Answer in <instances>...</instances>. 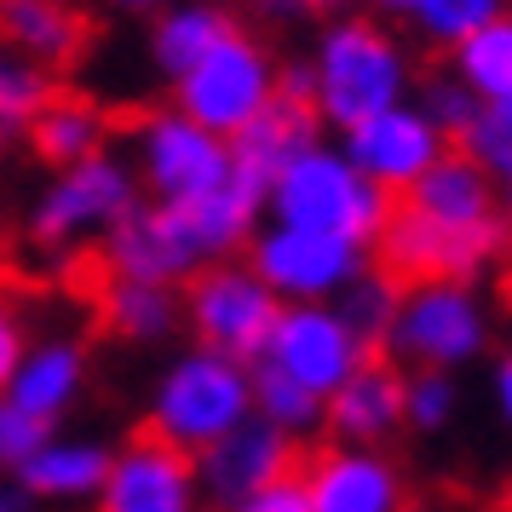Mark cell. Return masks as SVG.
I'll return each instance as SVG.
<instances>
[{
  "label": "cell",
  "mask_w": 512,
  "mask_h": 512,
  "mask_svg": "<svg viewBox=\"0 0 512 512\" xmlns=\"http://www.w3.org/2000/svg\"><path fill=\"white\" fill-rule=\"evenodd\" d=\"M24 323H18V311L0 300V397H6V386H12V374H18V363H24Z\"/></svg>",
  "instance_id": "37"
},
{
  "label": "cell",
  "mask_w": 512,
  "mask_h": 512,
  "mask_svg": "<svg viewBox=\"0 0 512 512\" xmlns=\"http://www.w3.org/2000/svg\"><path fill=\"white\" fill-rule=\"evenodd\" d=\"M455 150H466V156H472L478 167H489V179H495V173L512 162V98H501V104H484V116L466 127Z\"/></svg>",
  "instance_id": "34"
},
{
  "label": "cell",
  "mask_w": 512,
  "mask_h": 512,
  "mask_svg": "<svg viewBox=\"0 0 512 512\" xmlns=\"http://www.w3.org/2000/svg\"><path fill=\"white\" fill-rule=\"evenodd\" d=\"M397 196L369 185L340 144H311L282 167L271 190H265V219L271 225H300V231L346 236L357 248H374L386 219H392Z\"/></svg>",
  "instance_id": "3"
},
{
  "label": "cell",
  "mask_w": 512,
  "mask_h": 512,
  "mask_svg": "<svg viewBox=\"0 0 512 512\" xmlns=\"http://www.w3.org/2000/svg\"><path fill=\"white\" fill-rule=\"evenodd\" d=\"M369 357H374V346L334 305H282L277 328H271V346H265L259 363L282 369L288 380H300L305 392H317L328 403Z\"/></svg>",
  "instance_id": "11"
},
{
  "label": "cell",
  "mask_w": 512,
  "mask_h": 512,
  "mask_svg": "<svg viewBox=\"0 0 512 512\" xmlns=\"http://www.w3.org/2000/svg\"><path fill=\"white\" fill-rule=\"evenodd\" d=\"M6 397H12L18 409H29L35 420L58 426V420H64L75 403L87 397V346H81V340H70V334L35 340V346L24 351L18 374H12Z\"/></svg>",
  "instance_id": "20"
},
{
  "label": "cell",
  "mask_w": 512,
  "mask_h": 512,
  "mask_svg": "<svg viewBox=\"0 0 512 512\" xmlns=\"http://www.w3.org/2000/svg\"><path fill=\"white\" fill-rule=\"evenodd\" d=\"M311 70V110L323 127H357L363 116H380L409 98V52L386 24L374 18H328L317 47L305 58Z\"/></svg>",
  "instance_id": "1"
},
{
  "label": "cell",
  "mask_w": 512,
  "mask_h": 512,
  "mask_svg": "<svg viewBox=\"0 0 512 512\" xmlns=\"http://www.w3.org/2000/svg\"><path fill=\"white\" fill-rule=\"evenodd\" d=\"M501 12H512V0H415V12L403 24L415 29L426 47L455 52L466 35H478L484 24H495Z\"/></svg>",
  "instance_id": "29"
},
{
  "label": "cell",
  "mask_w": 512,
  "mask_h": 512,
  "mask_svg": "<svg viewBox=\"0 0 512 512\" xmlns=\"http://www.w3.org/2000/svg\"><path fill=\"white\" fill-rule=\"evenodd\" d=\"M265 179H254V173H242V167H231V179L219 190H208L202 202H190L185 225H190V242H196V254L208 259H231L236 248H248L259 231V219H265Z\"/></svg>",
  "instance_id": "21"
},
{
  "label": "cell",
  "mask_w": 512,
  "mask_h": 512,
  "mask_svg": "<svg viewBox=\"0 0 512 512\" xmlns=\"http://www.w3.org/2000/svg\"><path fill=\"white\" fill-rule=\"evenodd\" d=\"M409 208H420L438 225H455V231H489V225H507L501 219V190L489 179V167H478L466 150H443V162L420 179L409 196Z\"/></svg>",
  "instance_id": "19"
},
{
  "label": "cell",
  "mask_w": 512,
  "mask_h": 512,
  "mask_svg": "<svg viewBox=\"0 0 512 512\" xmlns=\"http://www.w3.org/2000/svg\"><path fill=\"white\" fill-rule=\"evenodd\" d=\"M294 466H300V461H294V438L277 432L271 420H259V415H248L236 432H225L213 449L196 455L202 495H208L219 512H236L254 489L277 484L282 472H294Z\"/></svg>",
  "instance_id": "16"
},
{
  "label": "cell",
  "mask_w": 512,
  "mask_h": 512,
  "mask_svg": "<svg viewBox=\"0 0 512 512\" xmlns=\"http://www.w3.org/2000/svg\"><path fill=\"white\" fill-rule=\"evenodd\" d=\"M236 512H311V489H305V472L294 466V472H282L277 484H265L254 489L248 501Z\"/></svg>",
  "instance_id": "36"
},
{
  "label": "cell",
  "mask_w": 512,
  "mask_h": 512,
  "mask_svg": "<svg viewBox=\"0 0 512 512\" xmlns=\"http://www.w3.org/2000/svg\"><path fill=\"white\" fill-rule=\"evenodd\" d=\"M231 29L236 24H231L225 6H213V0H185V6H173V12L156 18V29H150V64H156V75L179 81V75H185L190 64H202Z\"/></svg>",
  "instance_id": "26"
},
{
  "label": "cell",
  "mask_w": 512,
  "mask_h": 512,
  "mask_svg": "<svg viewBox=\"0 0 512 512\" xmlns=\"http://www.w3.org/2000/svg\"><path fill=\"white\" fill-rule=\"evenodd\" d=\"M277 317H282V300L259 282L254 265H242V259H213V265H202L185 282L190 340L208 351H225V357L248 363V369L265 357Z\"/></svg>",
  "instance_id": "7"
},
{
  "label": "cell",
  "mask_w": 512,
  "mask_h": 512,
  "mask_svg": "<svg viewBox=\"0 0 512 512\" xmlns=\"http://www.w3.org/2000/svg\"><path fill=\"white\" fill-rule=\"evenodd\" d=\"M455 415H461V386H455V374L409 369V380H403V426H415V432H443Z\"/></svg>",
  "instance_id": "32"
},
{
  "label": "cell",
  "mask_w": 512,
  "mask_h": 512,
  "mask_svg": "<svg viewBox=\"0 0 512 512\" xmlns=\"http://www.w3.org/2000/svg\"><path fill=\"white\" fill-rule=\"evenodd\" d=\"M98 317L127 346H162L167 334L185 323V294L179 288H162V282L110 277L98 288Z\"/></svg>",
  "instance_id": "24"
},
{
  "label": "cell",
  "mask_w": 512,
  "mask_h": 512,
  "mask_svg": "<svg viewBox=\"0 0 512 512\" xmlns=\"http://www.w3.org/2000/svg\"><path fill=\"white\" fill-rule=\"evenodd\" d=\"M397 300H403V282L397 277H386L380 265H369L363 277L351 282L346 294L334 300V311L346 317L369 346H386V334H392V317H397Z\"/></svg>",
  "instance_id": "30"
},
{
  "label": "cell",
  "mask_w": 512,
  "mask_h": 512,
  "mask_svg": "<svg viewBox=\"0 0 512 512\" xmlns=\"http://www.w3.org/2000/svg\"><path fill=\"white\" fill-rule=\"evenodd\" d=\"M449 75L472 87L484 104L512 98V12H501L495 24H484L478 35H466L461 47L449 52Z\"/></svg>",
  "instance_id": "27"
},
{
  "label": "cell",
  "mask_w": 512,
  "mask_h": 512,
  "mask_svg": "<svg viewBox=\"0 0 512 512\" xmlns=\"http://www.w3.org/2000/svg\"><path fill=\"white\" fill-rule=\"evenodd\" d=\"M323 139V121H317V110L311 104H300V98H271V110L254 121V127H242L231 139V156L242 173H254V179H277L282 167L294 162L300 150H311V144Z\"/></svg>",
  "instance_id": "23"
},
{
  "label": "cell",
  "mask_w": 512,
  "mask_h": 512,
  "mask_svg": "<svg viewBox=\"0 0 512 512\" xmlns=\"http://www.w3.org/2000/svg\"><path fill=\"white\" fill-rule=\"evenodd\" d=\"M507 236H512L507 225L455 231V225H438L420 208L397 202L380 242H374V254H380V271L397 282H472L489 259H501Z\"/></svg>",
  "instance_id": "10"
},
{
  "label": "cell",
  "mask_w": 512,
  "mask_h": 512,
  "mask_svg": "<svg viewBox=\"0 0 512 512\" xmlns=\"http://www.w3.org/2000/svg\"><path fill=\"white\" fill-rule=\"evenodd\" d=\"M277 58L259 47L254 35L231 29L219 47L190 64L179 81H173V110H185L190 121H202L219 139H236L242 127H254L271 98H277Z\"/></svg>",
  "instance_id": "6"
},
{
  "label": "cell",
  "mask_w": 512,
  "mask_h": 512,
  "mask_svg": "<svg viewBox=\"0 0 512 512\" xmlns=\"http://www.w3.org/2000/svg\"><path fill=\"white\" fill-rule=\"evenodd\" d=\"M489 305L478 300L472 282H403L386 351L409 369H443L461 374L489 351Z\"/></svg>",
  "instance_id": "4"
},
{
  "label": "cell",
  "mask_w": 512,
  "mask_h": 512,
  "mask_svg": "<svg viewBox=\"0 0 512 512\" xmlns=\"http://www.w3.org/2000/svg\"><path fill=\"white\" fill-rule=\"evenodd\" d=\"M311 489V512H409V484L403 466L386 449H317L300 466Z\"/></svg>",
  "instance_id": "15"
},
{
  "label": "cell",
  "mask_w": 512,
  "mask_h": 512,
  "mask_svg": "<svg viewBox=\"0 0 512 512\" xmlns=\"http://www.w3.org/2000/svg\"><path fill=\"white\" fill-rule=\"evenodd\" d=\"M340 150L351 156V167L380 185L386 196H409V190L443 162V150H455V144L443 139V127L420 104H392V110H380V116H363L357 127L340 133Z\"/></svg>",
  "instance_id": "12"
},
{
  "label": "cell",
  "mask_w": 512,
  "mask_h": 512,
  "mask_svg": "<svg viewBox=\"0 0 512 512\" xmlns=\"http://www.w3.org/2000/svg\"><path fill=\"white\" fill-rule=\"evenodd\" d=\"M144 202V185L127 156L98 150L87 162L58 167L47 179V190L29 208V236L41 248H81V242H104L127 213Z\"/></svg>",
  "instance_id": "5"
},
{
  "label": "cell",
  "mask_w": 512,
  "mask_h": 512,
  "mask_svg": "<svg viewBox=\"0 0 512 512\" xmlns=\"http://www.w3.org/2000/svg\"><path fill=\"white\" fill-rule=\"evenodd\" d=\"M24 133H29V150L58 173V167H75V162H87V156H98L104 139H110V121H104V110L87 104V98L52 93L47 104L35 110V121H29Z\"/></svg>",
  "instance_id": "25"
},
{
  "label": "cell",
  "mask_w": 512,
  "mask_h": 512,
  "mask_svg": "<svg viewBox=\"0 0 512 512\" xmlns=\"http://www.w3.org/2000/svg\"><path fill=\"white\" fill-rule=\"evenodd\" d=\"M248 415H254V369L196 340L156 369L150 397H144V432L185 455L213 449Z\"/></svg>",
  "instance_id": "2"
},
{
  "label": "cell",
  "mask_w": 512,
  "mask_h": 512,
  "mask_svg": "<svg viewBox=\"0 0 512 512\" xmlns=\"http://www.w3.org/2000/svg\"><path fill=\"white\" fill-rule=\"evenodd\" d=\"M374 12H392V18H409L415 12V0H369Z\"/></svg>",
  "instance_id": "41"
},
{
  "label": "cell",
  "mask_w": 512,
  "mask_h": 512,
  "mask_svg": "<svg viewBox=\"0 0 512 512\" xmlns=\"http://www.w3.org/2000/svg\"><path fill=\"white\" fill-rule=\"evenodd\" d=\"M202 265H208V259L196 254L185 213L162 208V202H139V208L116 225V231L104 236V271H110V277L185 288Z\"/></svg>",
  "instance_id": "14"
},
{
  "label": "cell",
  "mask_w": 512,
  "mask_h": 512,
  "mask_svg": "<svg viewBox=\"0 0 512 512\" xmlns=\"http://www.w3.org/2000/svg\"><path fill=\"white\" fill-rule=\"evenodd\" d=\"M0 512H24L18 507V489H0Z\"/></svg>",
  "instance_id": "43"
},
{
  "label": "cell",
  "mask_w": 512,
  "mask_h": 512,
  "mask_svg": "<svg viewBox=\"0 0 512 512\" xmlns=\"http://www.w3.org/2000/svg\"><path fill=\"white\" fill-rule=\"evenodd\" d=\"M403 380L409 374L397 369L392 357H369L323 409V426L334 432V443L380 449L386 438H397V426H403Z\"/></svg>",
  "instance_id": "18"
},
{
  "label": "cell",
  "mask_w": 512,
  "mask_h": 512,
  "mask_svg": "<svg viewBox=\"0 0 512 512\" xmlns=\"http://www.w3.org/2000/svg\"><path fill=\"white\" fill-rule=\"evenodd\" d=\"M104 6H116V12H156L162 0H104Z\"/></svg>",
  "instance_id": "42"
},
{
  "label": "cell",
  "mask_w": 512,
  "mask_h": 512,
  "mask_svg": "<svg viewBox=\"0 0 512 512\" xmlns=\"http://www.w3.org/2000/svg\"><path fill=\"white\" fill-rule=\"evenodd\" d=\"M104 472H110V443L104 438H87V432H52L35 455H29L12 484L18 495L41 501V507H93L98 489H104Z\"/></svg>",
  "instance_id": "17"
},
{
  "label": "cell",
  "mask_w": 512,
  "mask_h": 512,
  "mask_svg": "<svg viewBox=\"0 0 512 512\" xmlns=\"http://www.w3.org/2000/svg\"><path fill=\"white\" fill-rule=\"evenodd\" d=\"M495 190H501V219H507V231H512V162L495 173Z\"/></svg>",
  "instance_id": "40"
},
{
  "label": "cell",
  "mask_w": 512,
  "mask_h": 512,
  "mask_svg": "<svg viewBox=\"0 0 512 512\" xmlns=\"http://www.w3.org/2000/svg\"><path fill=\"white\" fill-rule=\"evenodd\" d=\"M52 432H58V426L35 420L29 409H18L12 397H0V472H18V466L52 438Z\"/></svg>",
  "instance_id": "35"
},
{
  "label": "cell",
  "mask_w": 512,
  "mask_h": 512,
  "mask_svg": "<svg viewBox=\"0 0 512 512\" xmlns=\"http://www.w3.org/2000/svg\"><path fill=\"white\" fill-rule=\"evenodd\" d=\"M265 18H277V24H311V18H328V12H340V0H254Z\"/></svg>",
  "instance_id": "38"
},
{
  "label": "cell",
  "mask_w": 512,
  "mask_h": 512,
  "mask_svg": "<svg viewBox=\"0 0 512 512\" xmlns=\"http://www.w3.org/2000/svg\"><path fill=\"white\" fill-rule=\"evenodd\" d=\"M47 98H52L47 70L29 64V58H18L12 47H0V139H6V133H24Z\"/></svg>",
  "instance_id": "31"
},
{
  "label": "cell",
  "mask_w": 512,
  "mask_h": 512,
  "mask_svg": "<svg viewBox=\"0 0 512 512\" xmlns=\"http://www.w3.org/2000/svg\"><path fill=\"white\" fill-rule=\"evenodd\" d=\"M231 139L208 133L202 121H190L185 110H150V116L133 127V173L150 202L162 208H190L202 202L208 190H219L231 179Z\"/></svg>",
  "instance_id": "8"
},
{
  "label": "cell",
  "mask_w": 512,
  "mask_h": 512,
  "mask_svg": "<svg viewBox=\"0 0 512 512\" xmlns=\"http://www.w3.org/2000/svg\"><path fill=\"white\" fill-rule=\"evenodd\" d=\"M323 397L305 392L300 380H288L282 369H271V363H254V415L271 420L277 432H288V438L300 443L305 432H317L323 426Z\"/></svg>",
  "instance_id": "28"
},
{
  "label": "cell",
  "mask_w": 512,
  "mask_h": 512,
  "mask_svg": "<svg viewBox=\"0 0 512 512\" xmlns=\"http://www.w3.org/2000/svg\"><path fill=\"white\" fill-rule=\"evenodd\" d=\"M420 110L438 121L449 144H461V133L484 116V98L472 93V87H461L455 75H432V81H426V93H420Z\"/></svg>",
  "instance_id": "33"
},
{
  "label": "cell",
  "mask_w": 512,
  "mask_h": 512,
  "mask_svg": "<svg viewBox=\"0 0 512 512\" xmlns=\"http://www.w3.org/2000/svg\"><path fill=\"white\" fill-rule=\"evenodd\" d=\"M202 507H208V495H202L196 455L150 438V432L110 449V472H104V489L93 501V512H202Z\"/></svg>",
  "instance_id": "13"
},
{
  "label": "cell",
  "mask_w": 512,
  "mask_h": 512,
  "mask_svg": "<svg viewBox=\"0 0 512 512\" xmlns=\"http://www.w3.org/2000/svg\"><path fill=\"white\" fill-rule=\"evenodd\" d=\"M489 392H495L501 420L512 426V351H501V363H495V374H489Z\"/></svg>",
  "instance_id": "39"
},
{
  "label": "cell",
  "mask_w": 512,
  "mask_h": 512,
  "mask_svg": "<svg viewBox=\"0 0 512 512\" xmlns=\"http://www.w3.org/2000/svg\"><path fill=\"white\" fill-rule=\"evenodd\" d=\"M248 265L282 305H334L369 271V248L346 236L300 231V225H259L248 242Z\"/></svg>",
  "instance_id": "9"
},
{
  "label": "cell",
  "mask_w": 512,
  "mask_h": 512,
  "mask_svg": "<svg viewBox=\"0 0 512 512\" xmlns=\"http://www.w3.org/2000/svg\"><path fill=\"white\" fill-rule=\"evenodd\" d=\"M0 47L41 70H64L87 52V18L70 0H0Z\"/></svg>",
  "instance_id": "22"
}]
</instances>
